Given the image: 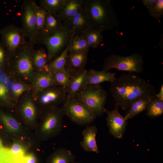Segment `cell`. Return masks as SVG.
<instances>
[{
  "label": "cell",
  "mask_w": 163,
  "mask_h": 163,
  "mask_svg": "<svg viewBox=\"0 0 163 163\" xmlns=\"http://www.w3.org/2000/svg\"><path fill=\"white\" fill-rule=\"evenodd\" d=\"M49 61L48 54L43 48H40L34 50L32 55V63L35 72L49 70L48 63Z\"/></svg>",
  "instance_id": "obj_23"
},
{
  "label": "cell",
  "mask_w": 163,
  "mask_h": 163,
  "mask_svg": "<svg viewBox=\"0 0 163 163\" xmlns=\"http://www.w3.org/2000/svg\"><path fill=\"white\" fill-rule=\"evenodd\" d=\"M84 0H67L66 5L56 14L62 22H70L82 5Z\"/></svg>",
  "instance_id": "obj_21"
},
{
  "label": "cell",
  "mask_w": 163,
  "mask_h": 163,
  "mask_svg": "<svg viewBox=\"0 0 163 163\" xmlns=\"http://www.w3.org/2000/svg\"><path fill=\"white\" fill-rule=\"evenodd\" d=\"M1 42L7 50L8 56L14 53L27 42L21 27L10 24L0 29Z\"/></svg>",
  "instance_id": "obj_12"
},
{
  "label": "cell",
  "mask_w": 163,
  "mask_h": 163,
  "mask_svg": "<svg viewBox=\"0 0 163 163\" xmlns=\"http://www.w3.org/2000/svg\"><path fill=\"white\" fill-rule=\"evenodd\" d=\"M98 129L94 125L86 126V128L82 131V141L80 144L82 148L86 151L99 153L96 139Z\"/></svg>",
  "instance_id": "obj_19"
},
{
  "label": "cell",
  "mask_w": 163,
  "mask_h": 163,
  "mask_svg": "<svg viewBox=\"0 0 163 163\" xmlns=\"http://www.w3.org/2000/svg\"><path fill=\"white\" fill-rule=\"evenodd\" d=\"M46 12L47 11L44 8L37 6L36 8L37 27L36 35L43 31Z\"/></svg>",
  "instance_id": "obj_36"
},
{
  "label": "cell",
  "mask_w": 163,
  "mask_h": 163,
  "mask_svg": "<svg viewBox=\"0 0 163 163\" xmlns=\"http://www.w3.org/2000/svg\"><path fill=\"white\" fill-rule=\"evenodd\" d=\"M31 144L30 141L23 139H16L12 141L11 146L9 149L14 156L22 158L30 147Z\"/></svg>",
  "instance_id": "obj_27"
},
{
  "label": "cell",
  "mask_w": 163,
  "mask_h": 163,
  "mask_svg": "<svg viewBox=\"0 0 163 163\" xmlns=\"http://www.w3.org/2000/svg\"><path fill=\"white\" fill-rule=\"evenodd\" d=\"M35 44L29 41L8 56L3 71L12 81L18 80L31 84L35 73L32 63V55Z\"/></svg>",
  "instance_id": "obj_2"
},
{
  "label": "cell",
  "mask_w": 163,
  "mask_h": 163,
  "mask_svg": "<svg viewBox=\"0 0 163 163\" xmlns=\"http://www.w3.org/2000/svg\"><path fill=\"white\" fill-rule=\"evenodd\" d=\"M73 163H81V162H74Z\"/></svg>",
  "instance_id": "obj_43"
},
{
  "label": "cell",
  "mask_w": 163,
  "mask_h": 163,
  "mask_svg": "<svg viewBox=\"0 0 163 163\" xmlns=\"http://www.w3.org/2000/svg\"><path fill=\"white\" fill-rule=\"evenodd\" d=\"M63 103L61 108L65 116L78 125H89L97 117L83 103L74 97Z\"/></svg>",
  "instance_id": "obj_9"
},
{
  "label": "cell",
  "mask_w": 163,
  "mask_h": 163,
  "mask_svg": "<svg viewBox=\"0 0 163 163\" xmlns=\"http://www.w3.org/2000/svg\"><path fill=\"white\" fill-rule=\"evenodd\" d=\"M75 158V155L70 150L60 148L50 156L47 163H73Z\"/></svg>",
  "instance_id": "obj_22"
},
{
  "label": "cell",
  "mask_w": 163,
  "mask_h": 163,
  "mask_svg": "<svg viewBox=\"0 0 163 163\" xmlns=\"http://www.w3.org/2000/svg\"><path fill=\"white\" fill-rule=\"evenodd\" d=\"M66 94V88L54 85L33 96L38 106L42 110L47 107H58L64 102Z\"/></svg>",
  "instance_id": "obj_13"
},
{
  "label": "cell",
  "mask_w": 163,
  "mask_h": 163,
  "mask_svg": "<svg viewBox=\"0 0 163 163\" xmlns=\"http://www.w3.org/2000/svg\"><path fill=\"white\" fill-rule=\"evenodd\" d=\"M31 85L32 88L30 91L33 95L50 86L55 85L52 73L49 70L35 72Z\"/></svg>",
  "instance_id": "obj_16"
},
{
  "label": "cell",
  "mask_w": 163,
  "mask_h": 163,
  "mask_svg": "<svg viewBox=\"0 0 163 163\" xmlns=\"http://www.w3.org/2000/svg\"><path fill=\"white\" fill-rule=\"evenodd\" d=\"M10 87L12 97L15 103L19 98L25 92L31 90L32 86L30 84L20 81H11Z\"/></svg>",
  "instance_id": "obj_32"
},
{
  "label": "cell",
  "mask_w": 163,
  "mask_h": 163,
  "mask_svg": "<svg viewBox=\"0 0 163 163\" xmlns=\"http://www.w3.org/2000/svg\"><path fill=\"white\" fill-rule=\"evenodd\" d=\"M15 104L10 87L4 82L0 80V107L12 110Z\"/></svg>",
  "instance_id": "obj_25"
},
{
  "label": "cell",
  "mask_w": 163,
  "mask_h": 163,
  "mask_svg": "<svg viewBox=\"0 0 163 163\" xmlns=\"http://www.w3.org/2000/svg\"><path fill=\"white\" fill-rule=\"evenodd\" d=\"M115 105L127 111L132 104L143 97L155 98L156 90L149 81L132 73L121 75L110 82L109 88Z\"/></svg>",
  "instance_id": "obj_1"
},
{
  "label": "cell",
  "mask_w": 163,
  "mask_h": 163,
  "mask_svg": "<svg viewBox=\"0 0 163 163\" xmlns=\"http://www.w3.org/2000/svg\"><path fill=\"white\" fill-rule=\"evenodd\" d=\"M143 59L141 55L134 53L127 56L112 54L106 57L102 70L108 72L112 69L139 73L143 72Z\"/></svg>",
  "instance_id": "obj_8"
},
{
  "label": "cell",
  "mask_w": 163,
  "mask_h": 163,
  "mask_svg": "<svg viewBox=\"0 0 163 163\" xmlns=\"http://www.w3.org/2000/svg\"><path fill=\"white\" fill-rule=\"evenodd\" d=\"M53 77L56 85L66 88L68 85L71 76L66 72H56L53 73Z\"/></svg>",
  "instance_id": "obj_34"
},
{
  "label": "cell",
  "mask_w": 163,
  "mask_h": 163,
  "mask_svg": "<svg viewBox=\"0 0 163 163\" xmlns=\"http://www.w3.org/2000/svg\"><path fill=\"white\" fill-rule=\"evenodd\" d=\"M67 0H40V7L53 14L60 12L66 5Z\"/></svg>",
  "instance_id": "obj_31"
},
{
  "label": "cell",
  "mask_w": 163,
  "mask_h": 163,
  "mask_svg": "<svg viewBox=\"0 0 163 163\" xmlns=\"http://www.w3.org/2000/svg\"><path fill=\"white\" fill-rule=\"evenodd\" d=\"M82 6L93 27L103 32L118 25L117 14L110 0H84Z\"/></svg>",
  "instance_id": "obj_3"
},
{
  "label": "cell",
  "mask_w": 163,
  "mask_h": 163,
  "mask_svg": "<svg viewBox=\"0 0 163 163\" xmlns=\"http://www.w3.org/2000/svg\"><path fill=\"white\" fill-rule=\"evenodd\" d=\"M23 159L24 163H36V161L34 155L32 153L25 154Z\"/></svg>",
  "instance_id": "obj_38"
},
{
  "label": "cell",
  "mask_w": 163,
  "mask_h": 163,
  "mask_svg": "<svg viewBox=\"0 0 163 163\" xmlns=\"http://www.w3.org/2000/svg\"><path fill=\"white\" fill-rule=\"evenodd\" d=\"M5 147H0V162L2 158Z\"/></svg>",
  "instance_id": "obj_41"
},
{
  "label": "cell",
  "mask_w": 163,
  "mask_h": 163,
  "mask_svg": "<svg viewBox=\"0 0 163 163\" xmlns=\"http://www.w3.org/2000/svg\"><path fill=\"white\" fill-rule=\"evenodd\" d=\"M75 35L70 22H63L62 27L54 32L37 34L35 42L36 44L40 43L46 46L49 61L65 49Z\"/></svg>",
  "instance_id": "obj_5"
},
{
  "label": "cell",
  "mask_w": 163,
  "mask_h": 163,
  "mask_svg": "<svg viewBox=\"0 0 163 163\" xmlns=\"http://www.w3.org/2000/svg\"><path fill=\"white\" fill-rule=\"evenodd\" d=\"M37 6L34 0H24L21 5L20 11L21 28L25 35L28 38L29 41L35 44Z\"/></svg>",
  "instance_id": "obj_11"
},
{
  "label": "cell",
  "mask_w": 163,
  "mask_h": 163,
  "mask_svg": "<svg viewBox=\"0 0 163 163\" xmlns=\"http://www.w3.org/2000/svg\"><path fill=\"white\" fill-rule=\"evenodd\" d=\"M155 98L158 99L161 101H163V84L161 86L159 92L156 94L155 95Z\"/></svg>",
  "instance_id": "obj_40"
},
{
  "label": "cell",
  "mask_w": 163,
  "mask_h": 163,
  "mask_svg": "<svg viewBox=\"0 0 163 163\" xmlns=\"http://www.w3.org/2000/svg\"><path fill=\"white\" fill-rule=\"evenodd\" d=\"M62 26V22L57 17L56 14L47 11L42 32L50 34L60 29Z\"/></svg>",
  "instance_id": "obj_29"
},
{
  "label": "cell",
  "mask_w": 163,
  "mask_h": 163,
  "mask_svg": "<svg viewBox=\"0 0 163 163\" xmlns=\"http://www.w3.org/2000/svg\"><path fill=\"white\" fill-rule=\"evenodd\" d=\"M152 99L149 98L143 97L134 101L126 111L124 116L125 118L127 120L133 118L146 110L149 103Z\"/></svg>",
  "instance_id": "obj_26"
},
{
  "label": "cell",
  "mask_w": 163,
  "mask_h": 163,
  "mask_svg": "<svg viewBox=\"0 0 163 163\" xmlns=\"http://www.w3.org/2000/svg\"><path fill=\"white\" fill-rule=\"evenodd\" d=\"M116 74L103 70L97 71L91 69L87 71L85 79L86 85H99L106 82H111L116 79Z\"/></svg>",
  "instance_id": "obj_20"
},
{
  "label": "cell",
  "mask_w": 163,
  "mask_h": 163,
  "mask_svg": "<svg viewBox=\"0 0 163 163\" xmlns=\"http://www.w3.org/2000/svg\"><path fill=\"white\" fill-rule=\"evenodd\" d=\"M70 23L75 35H80L93 27L87 12L82 5Z\"/></svg>",
  "instance_id": "obj_18"
},
{
  "label": "cell",
  "mask_w": 163,
  "mask_h": 163,
  "mask_svg": "<svg viewBox=\"0 0 163 163\" xmlns=\"http://www.w3.org/2000/svg\"><path fill=\"white\" fill-rule=\"evenodd\" d=\"M118 108L115 105L113 110L109 111L105 109L104 113L107 114L106 121L109 133L115 138L120 139L122 138L126 131L128 121L120 113Z\"/></svg>",
  "instance_id": "obj_14"
},
{
  "label": "cell",
  "mask_w": 163,
  "mask_h": 163,
  "mask_svg": "<svg viewBox=\"0 0 163 163\" xmlns=\"http://www.w3.org/2000/svg\"><path fill=\"white\" fill-rule=\"evenodd\" d=\"M69 53L88 51L89 47L85 39L80 35H75L68 45Z\"/></svg>",
  "instance_id": "obj_28"
},
{
  "label": "cell",
  "mask_w": 163,
  "mask_h": 163,
  "mask_svg": "<svg viewBox=\"0 0 163 163\" xmlns=\"http://www.w3.org/2000/svg\"><path fill=\"white\" fill-rule=\"evenodd\" d=\"M156 1L157 0H142L141 2L144 6L148 10L156 2Z\"/></svg>",
  "instance_id": "obj_39"
},
{
  "label": "cell",
  "mask_w": 163,
  "mask_h": 163,
  "mask_svg": "<svg viewBox=\"0 0 163 163\" xmlns=\"http://www.w3.org/2000/svg\"><path fill=\"white\" fill-rule=\"evenodd\" d=\"M148 11L151 17L160 20L163 16V0H157Z\"/></svg>",
  "instance_id": "obj_35"
},
{
  "label": "cell",
  "mask_w": 163,
  "mask_h": 163,
  "mask_svg": "<svg viewBox=\"0 0 163 163\" xmlns=\"http://www.w3.org/2000/svg\"><path fill=\"white\" fill-rule=\"evenodd\" d=\"M4 147L3 145L2 141L0 138V147Z\"/></svg>",
  "instance_id": "obj_42"
},
{
  "label": "cell",
  "mask_w": 163,
  "mask_h": 163,
  "mask_svg": "<svg viewBox=\"0 0 163 163\" xmlns=\"http://www.w3.org/2000/svg\"><path fill=\"white\" fill-rule=\"evenodd\" d=\"M8 55L7 50L0 41V70L3 71L5 67Z\"/></svg>",
  "instance_id": "obj_37"
},
{
  "label": "cell",
  "mask_w": 163,
  "mask_h": 163,
  "mask_svg": "<svg viewBox=\"0 0 163 163\" xmlns=\"http://www.w3.org/2000/svg\"><path fill=\"white\" fill-rule=\"evenodd\" d=\"M103 31L91 27L82 33V36L86 41L89 47L97 48L103 41Z\"/></svg>",
  "instance_id": "obj_24"
},
{
  "label": "cell",
  "mask_w": 163,
  "mask_h": 163,
  "mask_svg": "<svg viewBox=\"0 0 163 163\" xmlns=\"http://www.w3.org/2000/svg\"><path fill=\"white\" fill-rule=\"evenodd\" d=\"M64 116L61 107H58L42 109L35 129L37 139L45 141L59 134L63 128Z\"/></svg>",
  "instance_id": "obj_4"
},
{
  "label": "cell",
  "mask_w": 163,
  "mask_h": 163,
  "mask_svg": "<svg viewBox=\"0 0 163 163\" xmlns=\"http://www.w3.org/2000/svg\"><path fill=\"white\" fill-rule=\"evenodd\" d=\"M0 107V126L11 141L23 139L31 141L28 129L13 113L5 110Z\"/></svg>",
  "instance_id": "obj_10"
},
{
  "label": "cell",
  "mask_w": 163,
  "mask_h": 163,
  "mask_svg": "<svg viewBox=\"0 0 163 163\" xmlns=\"http://www.w3.org/2000/svg\"><path fill=\"white\" fill-rule=\"evenodd\" d=\"M68 53L67 46L59 56L48 63L49 69L52 73L58 72H66L65 67Z\"/></svg>",
  "instance_id": "obj_30"
},
{
  "label": "cell",
  "mask_w": 163,
  "mask_h": 163,
  "mask_svg": "<svg viewBox=\"0 0 163 163\" xmlns=\"http://www.w3.org/2000/svg\"><path fill=\"white\" fill-rule=\"evenodd\" d=\"M88 52L67 54L65 70L71 77L85 69L88 59Z\"/></svg>",
  "instance_id": "obj_15"
},
{
  "label": "cell",
  "mask_w": 163,
  "mask_h": 163,
  "mask_svg": "<svg viewBox=\"0 0 163 163\" xmlns=\"http://www.w3.org/2000/svg\"><path fill=\"white\" fill-rule=\"evenodd\" d=\"M107 97V92L100 85H88L78 92L74 97L83 103L97 117L104 113Z\"/></svg>",
  "instance_id": "obj_7"
},
{
  "label": "cell",
  "mask_w": 163,
  "mask_h": 163,
  "mask_svg": "<svg viewBox=\"0 0 163 163\" xmlns=\"http://www.w3.org/2000/svg\"><path fill=\"white\" fill-rule=\"evenodd\" d=\"M41 110L30 91L25 92L19 98L12 110L16 118L27 129H35Z\"/></svg>",
  "instance_id": "obj_6"
},
{
  "label": "cell",
  "mask_w": 163,
  "mask_h": 163,
  "mask_svg": "<svg viewBox=\"0 0 163 163\" xmlns=\"http://www.w3.org/2000/svg\"><path fill=\"white\" fill-rule=\"evenodd\" d=\"M87 72V70L85 69L71 77L69 83L66 88L65 101L74 97L76 94L86 85Z\"/></svg>",
  "instance_id": "obj_17"
},
{
  "label": "cell",
  "mask_w": 163,
  "mask_h": 163,
  "mask_svg": "<svg viewBox=\"0 0 163 163\" xmlns=\"http://www.w3.org/2000/svg\"><path fill=\"white\" fill-rule=\"evenodd\" d=\"M146 110V115L148 117L155 118L163 114V101L156 98L150 100Z\"/></svg>",
  "instance_id": "obj_33"
}]
</instances>
